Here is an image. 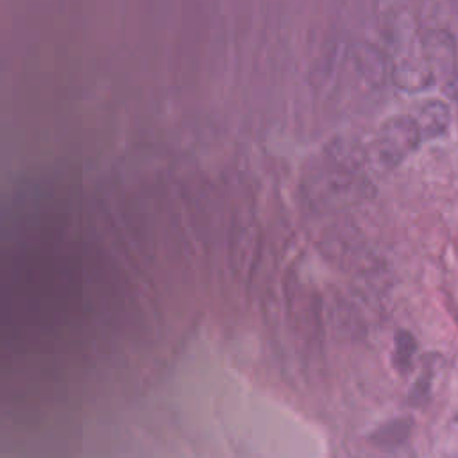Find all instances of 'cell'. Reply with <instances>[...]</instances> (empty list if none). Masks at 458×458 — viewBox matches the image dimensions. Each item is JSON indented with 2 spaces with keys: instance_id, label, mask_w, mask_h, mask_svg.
<instances>
[{
  "instance_id": "obj_1",
  "label": "cell",
  "mask_w": 458,
  "mask_h": 458,
  "mask_svg": "<svg viewBox=\"0 0 458 458\" xmlns=\"http://www.w3.org/2000/svg\"><path fill=\"white\" fill-rule=\"evenodd\" d=\"M413 429V420L410 417H395L370 433V442L379 449H395L403 445Z\"/></svg>"
},
{
  "instance_id": "obj_2",
  "label": "cell",
  "mask_w": 458,
  "mask_h": 458,
  "mask_svg": "<svg viewBox=\"0 0 458 458\" xmlns=\"http://www.w3.org/2000/svg\"><path fill=\"white\" fill-rule=\"evenodd\" d=\"M417 356V340L408 329H397L394 335L392 363L397 372L406 374L413 369Z\"/></svg>"
},
{
  "instance_id": "obj_3",
  "label": "cell",
  "mask_w": 458,
  "mask_h": 458,
  "mask_svg": "<svg viewBox=\"0 0 458 458\" xmlns=\"http://www.w3.org/2000/svg\"><path fill=\"white\" fill-rule=\"evenodd\" d=\"M433 379H435V367H433V363H424L420 367V370L417 372L415 381L411 383L410 392H408V401H410L411 406H420V404H424L429 399Z\"/></svg>"
},
{
  "instance_id": "obj_4",
  "label": "cell",
  "mask_w": 458,
  "mask_h": 458,
  "mask_svg": "<svg viewBox=\"0 0 458 458\" xmlns=\"http://www.w3.org/2000/svg\"><path fill=\"white\" fill-rule=\"evenodd\" d=\"M442 458H458V456H442Z\"/></svg>"
}]
</instances>
